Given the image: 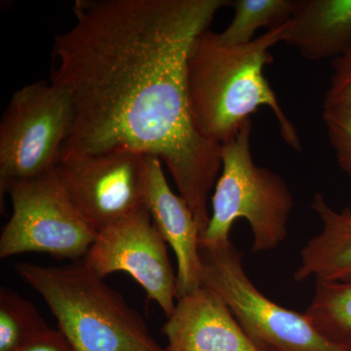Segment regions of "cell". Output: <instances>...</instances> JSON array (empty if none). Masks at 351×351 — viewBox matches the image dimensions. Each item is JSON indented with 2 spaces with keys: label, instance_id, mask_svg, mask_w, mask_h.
Masks as SVG:
<instances>
[{
  "label": "cell",
  "instance_id": "6da1fadb",
  "mask_svg": "<svg viewBox=\"0 0 351 351\" xmlns=\"http://www.w3.org/2000/svg\"><path fill=\"white\" fill-rule=\"evenodd\" d=\"M232 0H76L55 36L51 82L73 101L63 156L133 151L156 156L188 202L200 235L221 168V145L198 131L186 64L195 39Z\"/></svg>",
  "mask_w": 351,
  "mask_h": 351
},
{
  "label": "cell",
  "instance_id": "7a4b0ae2",
  "mask_svg": "<svg viewBox=\"0 0 351 351\" xmlns=\"http://www.w3.org/2000/svg\"><path fill=\"white\" fill-rule=\"evenodd\" d=\"M287 22L243 45H226L211 29L195 39L186 64L189 108L198 131L208 140L225 144L251 115L267 107L276 117L284 142L302 151L297 129L263 71L274 62L270 50L282 43Z\"/></svg>",
  "mask_w": 351,
  "mask_h": 351
},
{
  "label": "cell",
  "instance_id": "3957f363",
  "mask_svg": "<svg viewBox=\"0 0 351 351\" xmlns=\"http://www.w3.org/2000/svg\"><path fill=\"white\" fill-rule=\"evenodd\" d=\"M14 269L45 301L76 351H166L143 316L84 261L61 267L18 263Z\"/></svg>",
  "mask_w": 351,
  "mask_h": 351
},
{
  "label": "cell",
  "instance_id": "277c9868",
  "mask_svg": "<svg viewBox=\"0 0 351 351\" xmlns=\"http://www.w3.org/2000/svg\"><path fill=\"white\" fill-rule=\"evenodd\" d=\"M251 132L248 119L234 138L221 145V173L212 196L209 221L200 235V247L230 243L237 219H245L250 225L255 253L274 250L287 239L294 198L280 176L253 160Z\"/></svg>",
  "mask_w": 351,
  "mask_h": 351
},
{
  "label": "cell",
  "instance_id": "5b68a950",
  "mask_svg": "<svg viewBox=\"0 0 351 351\" xmlns=\"http://www.w3.org/2000/svg\"><path fill=\"white\" fill-rule=\"evenodd\" d=\"M75 123L68 92L53 82L16 91L0 122V195L9 184L55 169Z\"/></svg>",
  "mask_w": 351,
  "mask_h": 351
},
{
  "label": "cell",
  "instance_id": "8992f818",
  "mask_svg": "<svg viewBox=\"0 0 351 351\" xmlns=\"http://www.w3.org/2000/svg\"><path fill=\"white\" fill-rule=\"evenodd\" d=\"M200 258L203 285L223 300L258 351H348L323 338L306 314L279 306L260 292L232 241L200 247Z\"/></svg>",
  "mask_w": 351,
  "mask_h": 351
},
{
  "label": "cell",
  "instance_id": "52a82bcc",
  "mask_svg": "<svg viewBox=\"0 0 351 351\" xmlns=\"http://www.w3.org/2000/svg\"><path fill=\"white\" fill-rule=\"evenodd\" d=\"M6 193L12 214L0 237V258L43 253L75 262L86 257L97 233L76 212L55 169L11 182Z\"/></svg>",
  "mask_w": 351,
  "mask_h": 351
},
{
  "label": "cell",
  "instance_id": "ba28073f",
  "mask_svg": "<svg viewBox=\"0 0 351 351\" xmlns=\"http://www.w3.org/2000/svg\"><path fill=\"white\" fill-rule=\"evenodd\" d=\"M69 199L98 234L147 207V156L133 151L64 156L56 168Z\"/></svg>",
  "mask_w": 351,
  "mask_h": 351
},
{
  "label": "cell",
  "instance_id": "9c48e42d",
  "mask_svg": "<svg viewBox=\"0 0 351 351\" xmlns=\"http://www.w3.org/2000/svg\"><path fill=\"white\" fill-rule=\"evenodd\" d=\"M83 261L103 278L114 272H125L167 317L174 311L177 276L168 257L165 240L147 208L98 233Z\"/></svg>",
  "mask_w": 351,
  "mask_h": 351
},
{
  "label": "cell",
  "instance_id": "30bf717a",
  "mask_svg": "<svg viewBox=\"0 0 351 351\" xmlns=\"http://www.w3.org/2000/svg\"><path fill=\"white\" fill-rule=\"evenodd\" d=\"M162 334L166 351H258L223 300L205 285L178 300Z\"/></svg>",
  "mask_w": 351,
  "mask_h": 351
},
{
  "label": "cell",
  "instance_id": "8fae6325",
  "mask_svg": "<svg viewBox=\"0 0 351 351\" xmlns=\"http://www.w3.org/2000/svg\"><path fill=\"white\" fill-rule=\"evenodd\" d=\"M147 207L177 258L178 300L203 286L200 230L188 202L170 188L156 156H147Z\"/></svg>",
  "mask_w": 351,
  "mask_h": 351
},
{
  "label": "cell",
  "instance_id": "7c38bea8",
  "mask_svg": "<svg viewBox=\"0 0 351 351\" xmlns=\"http://www.w3.org/2000/svg\"><path fill=\"white\" fill-rule=\"evenodd\" d=\"M282 43L308 61L341 56L351 46V0H299Z\"/></svg>",
  "mask_w": 351,
  "mask_h": 351
},
{
  "label": "cell",
  "instance_id": "4fadbf2b",
  "mask_svg": "<svg viewBox=\"0 0 351 351\" xmlns=\"http://www.w3.org/2000/svg\"><path fill=\"white\" fill-rule=\"evenodd\" d=\"M311 209L320 219V232L308 240L300 255L294 279L302 282L343 281L351 278V208L332 209L324 196L315 193Z\"/></svg>",
  "mask_w": 351,
  "mask_h": 351
},
{
  "label": "cell",
  "instance_id": "5bb4252c",
  "mask_svg": "<svg viewBox=\"0 0 351 351\" xmlns=\"http://www.w3.org/2000/svg\"><path fill=\"white\" fill-rule=\"evenodd\" d=\"M304 314L323 338L351 351V278L315 281L313 298Z\"/></svg>",
  "mask_w": 351,
  "mask_h": 351
},
{
  "label": "cell",
  "instance_id": "9a60e30c",
  "mask_svg": "<svg viewBox=\"0 0 351 351\" xmlns=\"http://www.w3.org/2000/svg\"><path fill=\"white\" fill-rule=\"evenodd\" d=\"M299 0H232L234 16L218 39L226 45H243L254 40L262 27L276 29L292 18Z\"/></svg>",
  "mask_w": 351,
  "mask_h": 351
},
{
  "label": "cell",
  "instance_id": "2e32d148",
  "mask_svg": "<svg viewBox=\"0 0 351 351\" xmlns=\"http://www.w3.org/2000/svg\"><path fill=\"white\" fill-rule=\"evenodd\" d=\"M36 307L19 293L0 288V351H15L32 337L47 329Z\"/></svg>",
  "mask_w": 351,
  "mask_h": 351
},
{
  "label": "cell",
  "instance_id": "e0dca14e",
  "mask_svg": "<svg viewBox=\"0 0 351 351\" xmlns=\"http://www.w3.org/2000/svg\"><path fill=\"white\" fill-rule=\"evenodd\" d=\"M322 119L337 162L351 181V104H323Z\"/></svg>",
  "mask_w": 351,
  "mask_h": 351
},
{
  "label": "cell",
  "instance_id": "ac0fdd59",
  "mask_svg": "<svg viewBox=\"0 0 351 351\" xmlns=\"http://www.w3.org/2000/svg\"><path fill=\"white\" fill-rule=\"evenodd\" d=\"M332 73L330 87L325 94V105L351 104V46L341 56L332 61Z\"/></svg>",
  "mask_w": 351,
  "mask_h": 351
},
{
  "label": "cell",
  "instance_id": "d6986e66",
  "mask_svg": "<svg viewBox=\"0 0 351 351\" xmlns=\"http://www.w3.org/2000/svg\"><path fill=\"white\" fill-rule=\"evenodd\" d=\"M15 351H76L69 339L59 329L48 327Z\"/></svg>",
  "mask_w": 351,
  "mask_h": 351
}]
</instances>
